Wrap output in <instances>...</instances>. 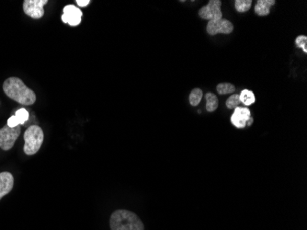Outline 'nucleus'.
<instances>
[{
    "instance_id": "13",
    "label": "nucleus",
    "mask_w": 307,
    "mask_h": 230,
    "mask_svg": "<svg viewBox=\"0 0 307 230\" xmlns=\"http://www.w3.org/2000/svg\"><path fill=\"white\" fill-rule=\"evenodd\" d=\"M239 99H240L241 103L245 104L246 106H250L256 102L255 94L248 89H244L243 91L241 92Z\"/></svg>"
},
{
    "instance_id": "17",
    "label": "nucleus",
    "mask_w": 307,
    "mask_h": 230,
    "mask_svg": "<svg viewBox=\"0 0 307 230\" xmlns=\"http://www.w3.org/2000/svg\"><path fill=\"white\" fill-rule=\"evenodd\" d=\"M241 103L240 99L238 94H234L231 97L227 99L226 101V107L228 109H236V107H239V104Z\"/></svg>"
},
{
    "instance_id": "14",
    "label": "nucleus",
    "mask_w": 307,
    "mask_h": 230,
    "mask_svg": "<svg viewBox=\"0 0 307 230\" xmlns=\"http://www.w3.org/2000/svg\"><path fill=\"white\" fill-rule=\"evenodd\" d=\"M203 97V92L200 88H195L189 94V103L191 106H198Z\"/></svg>"
},
{
    "instance_id": "4",
    "label": "nucleus",
    "mask_w": 307,
    "mask_h": 230,
    "mask_svg": "<svg viewBox=\"0 0 307 230\" xmlns=\"http://www.w3.org/2000/svg\"><path fill=\"white\" fill-rule=\"evenodd\" d=\"M21 125L17 127H10L6 125L0 129V149L10 150L13 148L14 143L21 134Z\"/></svg>"
},
{
    "instance_id": "5",
    "label": "nucleus",
    "mask_w": 307,
    "mask_h": 230,
    "mask_svg": "<svg viewBox=\"0 0 307 230\" xmlns=\"http://www.w3.org/2000/svg\"><path fill=\"white\" fill-rule=\"evenodd\" d=\"M222 2L219 0H211L207 5L202 7L199 11L200 18L209 21H218L223 19V13L221 11Z\"/></svg>"
},
{
    "instance_id": "1",
    "label": "nucleus",
    "mask_w": 307,
    "mask_h": 230,
    "mask_svg": "<svg viewBox=\"0 0 307 230\" xmlns=\"http://www.w3.org/2000/svg\"><path fill=\"white\" fill-rule=\"evenodd\" d=\"M6 95L22 105H32L36 102V94L18 77H10L3 83Z\"/></svg>"
},
{
    "instance_id": "7",
    "label": "nucleus",
    "mask_w": 307,
    "mask_h": 230,
    "mask_svg": "<svg viewBox=\"0 0 307 230\" xmlns=\"http://www.w3.org/2000/svg\"><path fill=\"white\" fill-rule=\"evenodd\" d=\"M234 30V25L231 21L225 19H221L218 21H209L206 31L210 35H216L218 33L222 34H230Z\"/></svg>"
},
{
    "instance_id": "16",
    "label": "nucleus",
    "mask_w": 307,
    "mask_h": 230,
    "mask_svg": "<svg viewBox=\"0 0 307 230\" xmlns=\"http://www.w3.org/2000/svg\"><path fill=\"white\" fill-rule=\"evenodd\" d=\"M251 5H252L251 0H236L235 2V7L238 12H246L249 11Z\"/></svg>"
},
{
    "instance_id": "10",
    "label": "nucleus",
    "mask_w": 307,
    "mask_h": 230,
    "mask_svg": "<svg viewBox=\"0 0 307 230\" xmlns=\"http://www.w3.org/2000/svg\"><path fill=\"white\" fill-rule=\"evenodd\" d=\"M14 185V178L10 172H0V199L11 192Z\"/></svg>"
},
{
    "instance_id": "18",
    "label": "nucleus",
    "mask_w": 307,
    "mask_h": 230,
    "mask_svg": "<svg viewBox=\"0 0 307 230\" xmlns=\"http://www.w3.org/2000/svg\"><path fill=\"white\" fill-rule=\"evenodd\" d=\"M15 116L17 118V120L19 121L20 125H22V124H24L28 121V119H29V113H28V111L26 109L21 108V109L18 110L16 112Z\"/></svg>"
},
{
    "instance_id": "21",
    "label": "nucleus",
    "mask_w": 307,
    "mask_h": 230,
    "mask_svg": "<svg viewBox=\"0 0 307 230\" xmlns=\"http://www.w3.org/2000/svg\"><path fill=\"white\" fill-rule=\"evenodd\" d=\"M76 2H77V5L80 6V7H87L90 3V0H77Z\"/></svg>"
},
{
    "instance_id": "11",
    "label": "nucleus",
    "mask_w": 307,
    "mask_h": 230,
    "mask_svg": "<svg viewBox=\"0 0 307 230\" xmlns=\"http://www.w3.org/2000/svg\"><path fill=\"white\" fill-rule=\"evenodd\" d=\"M274 4H275L274 0H259L255 6V12L257 15H269L270 8Z\"/></svg>"
},
{
    "instance_id": "12",
    "label": "nucleus",
    "mask_w": 307,
    "mask_h": 230,
    "mask_svg": "<svg viewBox=\"0 0 307 230\" xmlns=\"http://www.w3.org/2000/svg\"><path fill=\"white\" fill-rule=\"evenodd\" d=\"M205 100H206V111L209 113L215 112L218 107V99L216 97V95L212 92H208L205 95Z\"/></svg>"
},
{
    "instance_id": "9",
    "label": "nucleus",
    "mask_w": 307,
    "mask_h": 230,
    "mask_svg": "<svg viewBox=\"0 0 307 230\" xmlns=\"http://www.w3.org/2000/svg\"><path fill=\"white\" fill-rule=\"evenodd\" d=\"M251 118L250 110L246 107H236L231 116V123L238 129L246 126V123Z\"/></svg>"
},
{
    "instance_id": "8",
    "label": "nucleus",
    "mask_w": 307,
    "mask_h": 230,
    "mask_svg": "<svg viewBox=\"0 0 307 230\" xmlns=\"http://www.w3.org/2000/svg\"><path fill=\"white\" fill-rule=\"evenodd\" d=\"M64 14L62 15V21L72 27L79 25L82 21L83 12L76 6L67 5L64 8Z\"/></svg>"
},
{
    "instance_id": "20",
    "label": "nucleus",
    "mask_w": 307,
    "mask_h": 230,
    "mask_svg": "<svg viewBox=\"0 0 307 230\" xmlns=\"http://www.w3.org/2000/svg\"><path fill=\"white\" fill-rule=\"evenodd\" d=\"M7 125L10 126V127H17V126L20 125V123L17 120L15 115H13V116L10 117V119L7 121Z\"/></svg>"
},
{
    "instance_id": "22",
    "label": "nucleus",
    "mask_w": 307,
    "mask_h": 230,
    "mask_svg": "<svg viewBox=\"0 0 307 230\" xmlns=\"http://www.w3.org/2000/svg\"><path fill=\"white\" fill-rule=\"evenodd\" d=\"M253 123V118L251 117L249 120H248V122L246 123V125H248V126H250L251 124Z\"/></svg>"
},
{
    "instance_id": "15",
    "label": "nucleus",
    "mask_w": 307,
    "mask_h": 230,
    "mask_svg": "<svg viewBox=\"0 0 307 230\" xmlns=\"http://www.w3.org/2000/svg\"><path fill=\"white\" fill-rule=\"evenodd\" d=\"M216 90L219 94L224 95V94H228V93L236 91V87L230 83H221L216 87Z\"/></svg>"
},
{
    "instance_id": "19",
    "label": "nucleus",
    "mask_w": 307,
    "mask_h": 230,
    "mask_svg": "<svg viewBox=\"0 0 307 230\" xmlns=\"http://www.w3.org/2000/svg\"><path fill=\"white\" fill-rule=\"evenodd\" d=\"M297 46L302 48V50L304 51V53H307V37L304 35L299 36L297 37L296 41Z\"/></svg>"
},
{
    "instance_id": "6",
    "label": "nucleus",
    "mask_w": 307,
    "mask_h": 230,
    "mask_svg": "<svg viewBox=\"0 0 307 230\" xmlns=\"http://www.w3.org/2000/svg\"><path fill=\"white\" fill-rule=\"evenodd\" d=\"M48 3V0H25L23 2V11L26 15L32 19H41L44 15L43 7Z\"/></svg>"
},
{
    "instance_id": "2",
    "label": "nucleus",
    "mask_w": 307,
    "mask_h": 230,
    "mask_svg": "<svg viewBox=\"0 0 307 230\" xmlns=\"http://www.w3.org/2000/svg\"><path fill=\"white\" fill-rule=\"evenodd\" d=\"M112 230H144L143 222L138 215L128 210H116L111 215Z\"/></svg>"
},
{
    "instance_id": "3",
    "label": "nucleus",
    "mask_w": 307,
    "mask_h": 230,
    "mask_svg": "<svg viewBox=\"0 0 307 230\" xmlns=\"http://www.w3.org/2000/svg\"><path fill=\"white\" fill-rule=\"evenodd\" d=\"M23 137L25 141L23 148L24 153L31 156L37 153L41 149L44 140V133L40 126L31 125L26 130Z\"/></svg>"
}]
</instances>
